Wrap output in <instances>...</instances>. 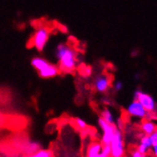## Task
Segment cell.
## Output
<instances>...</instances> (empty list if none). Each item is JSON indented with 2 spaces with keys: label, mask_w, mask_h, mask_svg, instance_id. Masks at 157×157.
<instances>
[{
  "label": "cell",
  "mask_w": 157,
  "mask_h": 157,
  "mask_svg": "<svg viewBox=\"0 0 157 157\" xmlns=\"http://www.w3.org/2000/svg\"><path fill=\"white\" fill-rule=\"evenodd\" d=\"M40 149H41L40 145L37 142H33L32 141V142L27 143V145L24 147V151L27 153V155H29V154H32L33 152H36L37 151H39Z\"/></svg>",
  "instance_id": "obj_12"
},
{
  "label": "cell",
  "mask_w": 157,
  "mask_h": 157,
  "mask_svg": "<svg viewBox=\"0 0 157 157\" xmlns=\"http://www.w3.org/2000/svg\"><path fill=\"white\" fill-rule=\"evenodd\" d=\"M130 157H146V154H143L140 151H138L137 150H134L132 151Z\"/></svg>",
  "instance_id": "obj_19"
},
{
  "label": "cell",
  "mask_w": 157,
  "mask_h": 157,
  "mask_svg": "<svg viewBox=\"0 0 157 157\" xmlns=\"http://www.w3.org/2000/svg\"><path fill=\"white\" fill-rule=\"evenodd\" d=\"M55 56L58 60V67L61 72L72 73L76 70V51L68 44H60L55 51Z\"/></svg>",
  "instance_id": "obj_1"
},
{
  "label": "cell",
  "mask_w": 157,
  "mask_h": 157,
  "mask_svg": "<svg viewBox=\"0 0 157 157\" xmlns=\"http://www.w3.org/2000/svg\"><path fill=\"white\" fill-rule=\"evenodd\" d=\"M113 87L115 91H121L123 90V88H124V84H123L122 81L118 80V81L114 82V84L113 85Z\"/></svg>",
  "instance_id": "obj_17"
},
{
  "label": "cell",
  "mask_w": 157,
  "mask_h": 157,
  "mask_svg": "<svg viewBox=\"0 0 157 157\" xmlns=\"http://www.w3.org/2000/svg\"><path fill=\"white\" fill-rule=\"evenodd\" d=\"M126 112L132 117H134L137 119H143V120L147 117V113H149L144 109V107L138 102L137 100H134V99L128 105Z\"/></svg>",
  "instance_id": "obj_6"
},
{
  "label": "cell",
  "mask_w": 157,
  "mask_h": 157,
  "mask_svg": "<svg viewBox=\"0 0 157 157\" xmlns=\"http://www.w3.org/2000/svg\"><path fill=\"white\" fill-rule=\"evenodd\" d=\"M151 151L152 152V154H153L154 157H157V146H152Z\"/></svg>",
  "instance_id": "obj_20"
},
{
  "label": "cell",
  "mask_w": 157,
  "mask_h": 157,
  "mask_svg": "<svg viewBox=\"0 0 157 157\" xmlns=\"http://www.w3.org/2000/svg\"><path fill=\"white\" fill-rule=\"evenodd\" d=\"M40 77L42 78H52L58 75L60 71V69L58 66L54 65V64H51L50 62H48L47 65H45L40 71H37Z\"/></svg>",
  "instance_id": "obj_8"
},
{
  "label": "cell",
  "mask_w": 157,
  "mask_h": 157,
  "mask_svg": "<svg viewBox=\"0 0 157 157\" xmlns=\"http://www.w3.org/2000/svg\"><path fill=\"white\" fill-rule=\"evenodd\" d=\"M94 86L96 91L103 94V92L108 91L110 86H112V79H110L109 75H101L95 78Z\"/></svg>",
  "instance_id": "obj_7"
},
{
  "label": "cell",
  "mask_w": 157,
  "mask_h": 157,
  "mask_svg": "<svg viewBox=\"0 0 157 157\" xmlns=\"http://www.w3.org/2000/svg\"><path fill=\"white\" fill-rule=\"evenodd\" d=\"M78 71L79 73L84 77H88L91 75V68L89 67V66H86V65H80L78 67Z\"/></svg>",
  "instance_id": "obj_15"
},
{
  "label": "cell",
  "mask_w": 157,
  "mask_h": 157,
  "mask_svg": "<svg viewBox=\"0 0 157 157\" xmlns=\"http://www.w3.org/2000/svg\"><path fill=\"white\" fill-rule=\"evenodd\" d=\"M75 122L76 124V127L79 128V130H81V131H84V130H86V128H88V125L85 122V120H83V119H81L79 117H76L75 119Z\"/></svg>",
  "instance_id": "obj_16"
},
{
  "label": "cell",
  "mask_w": 157,
  "mask_h": 157,
  "mask_svg": "<svg viewBox=\"0 0 157 157\" xmlns=\"http://www.w3.org/2000/svg\"><path fill=\"white\" fill-rule=\"evenodd\" d=\"M152 147V144H151V141L150 139V136L149 135H143L141 138H140V141H139V144L137 146V151H140L141 153L143 154H147Z\"/></svg>",
  "instance_id": "obj_9"
},
{
  "label": "cell",
  "mask_w": 157,
  "mask_h": 157,
  "mask_svg": "<svg viewBox=\"0 0 157 157\" xmlns=\"http://www.w3.org/2000/svg\"><path fill=\"white\" fill-rule=\"evenodd\" d=\"M110 156L109 157H124L125 155V143L121 130L116 128L114 135L109 143Z\"/></svg>",
  "instance_id": "obj_3"
},
{
  "label": "cell",
  "mask_w": 157,
  "mask_h": 157,
  "mask_svg": "<svg viewBox=\"0 0 157 157\" xmlns=\"http://www.w3.org/2000/svg\"><path fill=\"white\" fill-rule=\"evenodd\" d=\"M133 99L137 100L138 102L144 107V109L147 113H154L156 112L157 105H156L154 98L151 94H147V92H145L141 90H136L133 92Z\"/></svg>",
  "instance_id": "obj_4"
},
{
  "label": "cell",
  "mask_w": 157,
  "mask_h": 157,
  "mask_svg": "<svg viewBox=\"0 0 157 157\" xmlns=\"http://www.w3.org/2000/svg\"><path fill=\"white\" fill-rule=\"evenodd\" d=\"M26 157H53V153L51 150L40 149L36 152H33L32 154L27 155Z\"/></svg>",
  "instance_id": "obj_14"
},
{
  "label": "cell",
  "mask_w": 157,
  "mask_h": 157,
  "mask_svg": "<svg viewBox=\"0 0 157 157\" xmlns=\"http://www.w3.org/2000/svg\"><path fill=\"white\" fill-rule=\"evenodd\" d=\"M96 157H108V156H106V155H105V154H104L102 151H101V152H100V153H99V154H98Z\"/></svg>",
  "instance_id": "obj_21"
},
{
  "label": "cell",
  "mask_w": 157,
  "mask_h": 157,
  "mask_svg": "<svg viewBox=\"0 0 157 157\" xmlns=\"http://www.w3.org/2000/svg\"><path fill=\"white\" fill-rule=\"evenodd\" d=\"M140 128H141V132H143V134L145 135H151L156 128V125L155 123L152 121L151 119H144V121L141 123V126H140Z\"/></svg>",
  "instance_id": "obj_10"
},
{
  "label": "cell",
  "mask_w": 157,
  "mask_h": 157,
  "mask_svg": "<svg viewBox=\"0 0 157 157\" xmlns=\"http://www.w3.org/2000/svg\"><path fill=\"white\" fill-rule=\"evenodd\" d=\"M98 126L102 131V137H101V144L102 145H109L114 135V132L116 130L115 124H109L103 120L101 117L98 118Z\"/></svg>",
  "instance_id": "obj_5"
},
{
  "label": "cell",
  "mask_w": 157,
  "mask_h": 157,
  "mask_svg": "<svg viewBox=\"0 0 157 157\" xmlns=\"http://www.w3.org/2000/svg\"><path fill=\"white\" fill-rule=\"evenodd\" d=\"M102 144L97 142L90 144L87 150V157H96L102 151Z\"/></svg>",
  "instance_id": "obj_11"
},
{
  "label": "cell",
  "mask_w": 157,
  "mask_h": 157,
  "mask_svg": "<svg viewBox=\"0 0 157 157\" xmlns=\"http://www.w3.org/2000/svg\"><path fill=\"white\" fill-rule=\"evenodd\" d=\"M101 118L105 120L106 122L109 124H115V118L113 114V113L110 112L109 109H104L102 112H101Z\"/></svg>",
  "instance_id": "obj_13"
},
{
  "label": "cell",
  "mask_w": 157,
  "mask_h": 157,
  "mask_svg": "<svg viewBox=\"0 0 157 157\" xmlns=\"http://www.w3.org/2000/svg\"><path fill=\"white\" fill-rule=\"evenodd\" d=\"M51 31L52 29L48 26L38 27V29L35 31V33L30 38L29 47L35 48L37 51H42L50 38Z\"/></svg>",
  "instance_id": "obj_2"
},
{
  "label": "cell",
  "mask_w": 157,
  "mask_h": 157,
  "mask_svg": "<svg viewBox=\"0 0 157 157\" xmlns=\"http://www.w3.org/2000/svg\"><path fill=\"white\" fill-rule=\"evenodd\" d=\"M149 136H150V139L151 141L152 146H157V128Z\"/></svg>",
  "instance_id": "obj_18"
}]
</instances>
